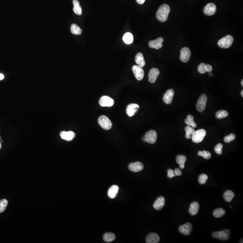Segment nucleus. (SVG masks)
Here are the masks:
<instances>
[{"label": "nucleus", "instance_id": "ea45409f", "mask_svg": "<svg viewBox=\"0 0 243 243\" xmlns=\"http://www.w3.org/2000/svg\"><path fill=\"white\" fill-rule=\"evenodd\" d=\"M176 175L174 174V171L172 169H169L168 170V177L169 178H172L175 177Z\"/></svg>", "mask_w": 243, "mask_h": 243}, {"label": "nucleus", "instance_id": "4be33fe9", "mask_svg": "<svg viewBox=\"0 0 243 243\" xmlns=\"http://www.w3.org/2000/svg\"><path fill=\"white\" fill-rule=\"evenodd\" d=\"M119 190V187L117 185H113L111 186L108 192V195L111 199H114L116 197Z\"/></svg>", "mask_w": 243, "mask_h": 243}, {"label": "nucleus", "instance_id": "8fccbe9b", "mask_svg": "<svg viewBox=\"0 0 243 243\" xmlns=\"http://www.w3.org/2000/svg\"><path fill=\"white\" fill-rule=\"evenodd\" d=\"M1 143H0V149H1Z\"/></svg>", "mask_w": 243, "mask_h": 243}, {"label": "nucleus", "instance_id": "7ed1b4c3", "mask_svg": "<svg viewBox=\"0 0 243 243\" xmlns=\"http://www.w3.org/2000/svg\"><path fill=\"white\" fill-rule=\"evenodd\" d=\"M98 122L100 126L104 129H110L112 128V123L111 120L106 116L102 115L99 118Z\"/></svg>", "mask_w": 243, "mask_h": 243}, {"label": "nucleus", "instance_id": "37998d69", "mask_svg": "<svg viewBox=\"0 0 243 243\" xmlns=\"http://www.w3.org/2000/svg\"><path fill=\"white\" fill-rule=\"evenodd\" d=\"M146 0H136L137 2L139 4L142 5L144 4Z\"/></svg>", "mask_w": 243, "mask_h": 243}, {"label": "nucleus", "instance_id": "473e14b6", "mask_svg": "<svg viewBox=\"0 0 243 243\" xmlns=\"http://www.w3.org/2000/svg\"><path fill=\"white\" fill-rule=\"evenodd\" d=\"M185 132H186V135H185V138L187 139H189L192 137V135L193 134L195 131L194 129H193L192 127L189 126H187V127H185Z\"/></svg>", "mask_w": 243, "mask_h": 243}, {"label": "nucleus", "instance_id": "e433bc0d", "mask_svg": "<svg viewBox=\"0 0 243 243\" xmlns=\"http://www.w3.org/2000/svg\"><path fill=\"white\" fill-rule=\"evenodd\" d=\"M235 138H236L235 135L233 133H231L228 136H225L224 139V141L225 143H229L231 141L234 140Z\"/></svg>", "mask_w": 243, "mask_h": 243}, {"label": "nucleus", "instance_id": "f3484780", "mask_svg": "<svg viewBox=\"0 0 243 243\" xmlns=\"http://www.w3.org/2000/svg\"><path fill=\"white\" fill-rule=\"evenodd\" d=\"M159 74V71L158 68H152L148 74L149 82L152 83H155Z\"/></svg>", "mask_w": 243, "mask_h": 243}, {"label": "nucleus", "instance_id": "a18cd8bd", "mask_svg": "<svg viewBox=\"0 0 243 243\" xmlns=\"http://www.w3.org/2000/svg\"><path fill=\"white\" fill-rule=\"evenodd\" d=\"M241 96H242V97H243V90H242V91H241Z\"/></svg>", "mask_w": 243, "mask_h": 243}, {"label": "nucleus", "instance_id": "f704fd0d", "mask_svg": "<svg viewBox=\"0 0 243 243\" xmlns=\"http://www.w3.org/2000/svg\"><path fill=\"white\" fill-rule=\"evenodd\" d=\"M198 154L199 156H202L205 159H210L211 157V154L210 152L208 151H199L198 153Z\"/></svg>", "mask_w": 243, "mask_h": 243}, {"label": "nucleus", "instance_id": "39448f33", "mask_svg": "<svg viewBox=\"0 0 243 243\" xmlns=\"http://www.w3.org/2000/svg\"><path fill=\"white\" fill-rule=\"evenodd\" d=\"M157 138V134L155 131H149L145 134L143 141L150 144H153L156 142Z\"/></svg>", "mask_w": 243, "mask_h": 243}, {"label": "nucleus", "instance_id": "49530a36", "mask_svg": "<svg viewBox=\"0 0 243 243\" xmlns=\"http://www.w3.org/2000/svg\"><path fill=\"white\" fill-rule=\"evenodd\" d=\"M241 84L242 87H243V80H242V81H241Z\"/></svg>", "mask_w": 243, "mask_h": 243}, {"label": "nucleus", "instance_id": "2eb2a0df", "mask_svg": "<svg viewBox=\"0 0 243 243\" xmlns=\"http://www.w3.org/2000/svg\"><path fill=\"white\" fill-rule=\"evenodd\" d=\"M216 6L214 3H209L205 6L204 9V13L207 16H211L214 15L216 12Z\"/></svg>", "mask_w": 243, "mask_h": 243}, {"label": "nucleus", "instance_id": "7c9ffc66", "mask_svg": "<svg viewBox=\"0 0 243 243\" xmlns=\"http://www.w3.org/2000/svg\"><path fill=\"white\" fill-rule=\"evenodd\" d=\"M225 213V210L224 209L222 208H218L213 211V215L214 217L219 218L223 216Z\"/></svg>", "mask_w": 243, "mask_h": 243}, {"label": "nucleus", "instance_id": "a878e982", "mask_svg": "<svg viewBox=\"0 0 243 243\" xmlns=\"http://www.w3.org/2000/svg\"><path fill=\"white\" fill-rule=\"evenodd\" d=\"M123 39L127 44H130L133 41V36L130 32H127L123 36Z\"/></svg>", "mask_w": 243, "mask_h": 243}, {"label": "nucleus", "instance_id": "a19ab883", "mask_svg": "<svg viewBox=\"0 0 243 243\" xmlns=\"http://www.w3.org/2000/svg\"><path fill=\"white\" fill-rule=\"evenodd\" d=\"M174 174L176 176H180L182 174V172L180 169H176L174 171Z\"/></svg>", "mask_w": 243, "mask_h": 243}, {"label": "nucleus", "instance_id": "3c124183", "mask_svg": "<svg viewBox=\"0 0 243 243\" xmlns=\"http://www.w3.org/2000/svg\"><path fill=\"white\" fill-rule=\"evenodd\" d=\"M1 139V136H0V139Z\"/></svg>", "mask_w": 243, "mask_h": 243}, {"label": "nucleus", "instance_id": "de8ad7c7", "mask_svg": "<svg viewBox=\"0 0 243 243\" xmlns=\"http://www.w3.org/2000/svg\"><path fill=\"white\" fill-rule=\"evenodd\" d=\"M2 142H3V141H2V140H1V139H0V143H1V144H2Z\"/></svg>", "mask_w": 243, "mask_h": 243}, {"label": "nucleus", "instance_id": "c9c22d12", "mask_svg": "<svg viewBox=\"0 0 243 243\" xmlns=\"http://www.w3.org/2000/svg\"><path fill=\"white\" fill-rule=\"evenodd\" d=\"M208 179V177L207 175L205 174H201L199 177V183L201 185L204 184L207 181Z\"/></svg>", "mask_w": 243, "mask_h": 243}, {"label": "nucleus", "instance_id": "f03ea898", "mask_svg": "<svg viewBox=\"0 0 243 243\" xmlns=\"http://www.w3.org/2000/svg\"><path fill=\"white\" fill-rule=\"evenodd\" d=\"M234 41L233 37L230 35L223 37L218 41V45L221 48H228L231 46Z\"/></svg>", "mask_w": 243, "mask_h": 243}, {"label": "nucleus", "instance_id": "6ab92c4d", "mask_svg": "<svg viewBox=\"0 0 243 243\" xmlns=\"http://www.w3.org/2000/svg\"><path fill=\"white\" fill-rule=\"evenodd\" d=\"M164 205V198L163 196H160L155 201L153 207L156 210H160L162 209Z\"/></svg>", "mask_w": 243, "mask_h": 243}, {"label": "nucleus", "instance_id": "9d476101", "mask_svg": "<svg viewBox=\"0 0 243 243\" xmlns=\"http://www.w3.org/2000/svg\"><path fill=\"white\" fill-rule=\"evenodd\" d=\"M190 56H191V52L189 48L184 47L181 49L180 57L181 61L186 63L189 60Z\"/></svg>", "mask_w": 243, "mask_h": 243}, {"label": "nucleus", "instance_id": "c756f323", "mask_svg": "<svg viewBox=\"0 0 243 243\" xmlns=\"http://www.w3.org/2000/svg\"><path fill=\"white\" fill-rule=\"evenodd\" d=\"M115 238V235L112 233H106L103 236V240L107 243L114 241Z\"/></svg>", "mask_w": 243, "mask_h": 243}, {"label": "nucleus", "instance_id": "dca6fc26", "mask_svg": "<svg viewBox=\"0 0 243 243\" xmlns=\"http://www.w3.org/2000/svg\"><path fill=\"white\" fill-rule=\"evenodd\" d=\"M174 95V90L172 89H169L163 96V101L164 102L168 105L171 104Z\"/></svg>", "mask_w": 243, "mask_h": 243}, {"label": "nucleus", "instance_id": "09e8293b", "mask_svg": "<svg viewBox=\"0 0 243 243\" xmlns=\"http://www.w3.org/2000/svg\"><path fill=\"white\" fill-rule=\"evenodd\" d=\"M210 75L211 76H213V74L212 73H210Z\"/></svg>", "mask_w": 243, "mask_h": 243}, {"label": "nucleus", "instance_id": "2f4dec72", "mask_svg": "<svg viewBox=\"0 0 243 243\" xmlns=\"http://www.w3.org/2000/svg\"><path fill=\"white\" fill-rule=\"evenodd\" d=\"M229 114L227 111L224 110H221L218 111L216 114V117L217 119H222L223 118H226L228 116Z\"/></svg>", "mask_w": 243, "mask_h": 243}, {"label": "nucleus", "instance_id": "bb28decb", "mask_svg": "<svg viewBox=\"0 0 243 243\" xmlns=\"http://www.w3.org/2000/svg\"><path fill=\"white\" fill-rule=\"evenodd\" d=\"M234 197H235V194L231 190H227L223 194L224 199L228 202H231Z\"/></svg>", "mask_w": 243, "mask_h": 243}, {"label": "nucleus", "instance_id": "9b49d317", "mask_svg": "<svg viewBox=\"0 0 243 243\" xmlns=\"http://www.w3.org/2000/svg\"><path fill=\"white\" fill-rule=\"evenodd\" d=\"M140 108V106L137 104H130L127 106L126 109V113L129 117H133L137 113Z\"/></svg>", "mask_w": 243, "mask_h": 243}, {"label": "nucleus", "instance_id": "4468645a", "mask_svg": "<svg viewBox=\"0 0 243 243\" xmlns=\"http://www.w3.org/2000/svg\"><path fill=\"white\" fill-rule=\"evenodd\" d=\"M192 230V225L190 223H187L185 224L181 225L179 228L180 233L185 236L189 235Z\"/></svg>", "mask_w": 243, "mask_h": 243}, {"label": "nucleus", "instance_id": "423d86ee", "mask_svg": "<svg viewBox=\"0 0 243 243\" xmlns=\"http://www.w3.org/2000/svg\"><path fill=\"white\" fill-rule=\"evenodd\" d=\"M231 234V232L228 229H225L220 231H216L212 234V236L215 239H218L219 240H228L229 239V235Z\"/></svg>", "mask_w": 243, "mask_h": 243}, {"label": "nucleus", "instance_id": "72a5a7b5", "mask_svg": "<svg viewBox=\"0 0 243 243\" xmlns=\"http://www.w3.org/2000/svg\"><path fill=\"white\" fill-rule=\"evenodd\" d=\"M8 204V202L6 199H2L1 200H0V213H3L5 211Z\"/></svg>", "mask_w": 243, "mask_h": 243}, {"label": "nucleus", "instance_id": "393cba45", "mask_svg": "<svg viewBox=\"0 0 243 243\" xmlns=\"http://www.w3.org/2000/svg\"><path fill=\"white\" fill-rule=\"evenodd\" d=\"M186 160V158L185 155H179L177 156L176 162L179 165L180 169H183L185 168V163Z\"/></svg>", "mask_w": 243, "mask_h": 243}, {"label": "nucleus", "instance_id": "1a4fd4ad", "mask_svg": "<svg viewBox=\"0 0 243 243\" xmlns=\"http://www.w3.org/2000/svg\"><path fill=\"white\" fill-rule=\"evenodd\" d=\"M134 74L137 80L141 81L143 79L144 76V71L143 68L138 65H134L132 68Z\"/></svg>", "mask_w": 243, "mask_h": 243}, {"label": "nucleus", "instance_id": "20e7f679", "mask_svg": "<svg viewBox=\"0 0 243 243\" xmlns=\"http://www.w3.org/2000/svg\"><path fill=\"white\" fill-rule=\"evenodd\" d=\"M206 135V131L205 130L201 129L194 131L192 135V138L194 143H199L202 142Z\"/></svg>", "mask_w": 243, "mask_h": 243}, {"label": "nucleus", "instance_id": "79ce46f5", "mask_svg": "<svg viewBox=\"0 0 243 243\" xmlns=\"http://www.w3.org/2000/svg\"><path fill=\"white\" fill-rule=\"evenodd\" d=\"M213 70L212 67L210 64H206V71L207 72H211Z\"/></svg>", "mask_w": 243, "mask_h": 243}, {"label": "nucleus", "instance_id": "f257e3e1", "mask_svg": "<svg viewBox=\"0 0 243 243\" xmlns=\"http://www.w3.org/2000/svg\"><path fill=\"white\" fill-rule=\"evenodd\" d=\"M170 12V8L169 5L164 4L161 5L156 13V17L158 20L162 22L166 21L168 20Z\"/></svg>", "mask_w": 243, "mask_h": 243}, {"label": "nucleus", "instance_id": "412c9836", "mask_svg": "<svg viewBox=\"0 0 243 243\" xmlns=\"http://www.w3.org/2000/svg\"><path fill=\"white\" fill-rule=\"evenodd\" d=\"M200 204L197 202H193L190 204V207L189 209L190 214L192 216H194L197 214L199 212Z\"/></svg>", "mask_w": 243, "mask_h": 243}, {"label": "nucleus", "instance_id": "ddd939ff", "mask_svg": "<svg viewBox=\"0 0 243 243\" xmlns=\"http://www.w3.org/2000/svg\"><path fill=\"white\" fill-rule=\"evenodd\" d=\"M164 39L162 37H159L154 40L150 41H149V46L151 48H155L156 50H158L162 47Z\"/></svg>", "mask_w": 243, "mask_h": 243}, {"label": "nucleus", "instance_id": "58836bf2", "mask_svg": "<svg viewBox=\"0 0 243 243\" xmlns=\"http://www.w3.org/2000/svg\"><path fill=\"white\" fill-rule=\"evenodd\" d=\"M223 145L221 143H219L217 145L215 146L214 147V150L215 152L217 154H222V149H223Z\"/></svg>", "mask_w": 243, "mask_h": 243}, {"label": "nucleus", "instance_id": "4c0bfd02", "mask_svg": "<svg viewBox=\"0 0 243 243\" xmlns=\"http://www.w3.org/2000/svg\"><path fill=\"white\" fill-rule=\"evenodd\" d=\"M198 70L200 74H205L206 72V64L204 63H201L198 68Z\"/></svg>", "mask_w": 243, "mask_h": 243}, {"label": "nucleus", "instance_id": "aec40b11", "mask_svg": "<svg viewBox=\"0 0 243 243\" xmlns=\"http://www.w3.org/2000/svg\"><path fill=\"white\" fill-rule=\"evenodd\" d=\"M160 240L159 236L156 233L149 234L146 238V242L147 243H157Z\"/></svg>", "mask_w": 243, "mask_h": 243}, {"label": "nucleus", "instance_id": "f8f14e48", "mask_svg": "<svg viewBox=\"0 0 243 243\" xmlns=\"http://www.w3.org/2000/svg\"><path fill=\"white\" fill-rule=\"evenodd\" d=\"M128 169L132 172L137 173L143 169L144 165L140 162H136L130 164L128 165Z\"/></svg>", "mask_w": 243, "mask_h": 243}, {"label": "nucleus", "instance_id": "b1692460", "mask_svg": "<svg viewBox=\"0 0 243 243\" xmlns=\"http://www.w3.org/2000/svg\"><path fill=\"white\" fill-rule=\"evenodd\" d=\"M73 4H74V12L76 15L79 16H81L82 14V9L81 5H80L79 2L78 0H74L73 1Z\"/></svg>", "mask_w": 243, "mask_h": 243}, {"label": "nucleus", "instance_id": "6e6552de", "mask_svg": "<svg viewBox=\"0 0 243 243\" xmlns=\"http://www.w3.org/2000/svg\"><path fill=\"white\" fill-rule=\"evenodd\" d=\"M114 100L108 96H103L100 99L99 104L102 107H110L114 105Z\"/></svg>", "mask_w": 243, "mask_h": 243}, {"label": "nucleus", "instance_id": "a211bd4d", "mask_svg": "<svg viewBox=\"0 0 243 243\" xmlns=\"http://www.w3.org/2000/svg\"><path fill=\"white\" fill-rule=\"evenodd\" d=\"M60 135L61 138L67 141H72L76 136L75 133L72 131H61Z\"/></svg>", "mask_w": 243, "mask_h": 243}, {"label": "nucleus", "instance_id": "c85d7f7f", "mask_svg": "<svg viewBox=\"0 0 243 243\" xmlns=\"http://www.w3.org/2000/svg\"><path fill=\"white\" fill-rule=\"evenodd\" d=\"M71 32L73 34L79 35L82 33V29L77 24H72L71 26Z\"/></svg>", "mask_w": 243, "mask_h": 243}, {"label": "nucleus", "instance_id": "0eeeda50", "mask_svg": "<svg viewBox=\"0 0 243 243\" xmlns=\"http://www.w3.org/2000/svg\"><path fill=\"white\" fill-rule=\"evenodd\" d=\"M207 100V96L205 94L202 95L200 97V98L198 100L196 105L197 110L198 111L202 112L205 110L206 107Z\"/></svg>", "mask_w": 243, "mask_h": 243}, {"label": "nucleus", "instance_id": "c03bdc74", "mask_svg": "<svg viewBox=\"0 0 243 243\" xmlns=\"http://www.w3.org/2000/svg\"><path fill=\"white\" fill-rule=\"evenodd\" d=\"M4 75L2 74H0V80H2L4 79Z\"/></svg>", "mask_w": 243, "mask_h": 243}, {"label": "nucleus", "instance_id": "cd10ccee", "mask_svg": "<svg viewBox=\"0 0 243 243\" xmlns=\"http://www.w3.org/2000/svg\"><path fill=\"white\" fill-rule=\"evenodd\" d=\"M185 122L189 126L192 127L193 128L196 127V123L194 121V117L192 115H188L187 118L185 120Z\"/></svg>", "mask_w": 243, "mask_h": 243}, {"label": "nucleus", "instance_id": "5701e85b", "mask_svg": "<svg viewBox=\"0 0 243 243\" xmlns=\"http://www.w3.org/2000/svg\"><path fill=\"white\" fill-rule=\"evenodd\" d=\"M135 61L136 63L139 66L142 68L145 66L146 63H145V60H144L142 53L140 52L136 55V57H135Z\"/></svg>", "mask_w": 243, "mask_h": 243}]
</instances>
